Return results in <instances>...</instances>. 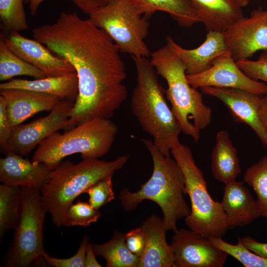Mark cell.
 <instances>
[{
  "label": "cell",
  "instance_id": "obj_1",
  "mask_svg": "<svg viewBox=\"0 0 267 267\" xmlns=\"http://www.w3.org/2000/svg\"><path fill=\"white\" fill-rule=\"evenodd\" d=\"M32 36L67 60L78 79V94L65 130L94 119L111 118L127 98V74L120 50L88 18L62 12L57 20L34 28Z\"/></svg>",
  "mask_w": 267,
  "mask_h": 267
},
{
  "label": "cell",
  "instance_id": "obj_2",
  "mask_svg": "<svg viewBox=\"0 0 267 267\" xmlns=\"http://www.w3.org/2000/svg\"><path fill=\"white\" fill-rule=\"evenodd\" d=\"M149 152L153 163L150 178L140 186L136 192L123 189L119 198L126 211L135 210L145 200L155 202L163 215V222L167 231L177 230V222L190 213L184 198L185 182L179 166L171 156L162 153L150 139L141 138Z\"/></svg>",
  "mask_w": 267,
  "mask_h": 267
},
{
  "label": "cell",
  "instance_id": "obj_3",
  "mask_svg": "<svg viewBox=\"0 0 267 267\" xmlns=\"http://www.w3.org/2000/svg\"><path fill=\"white\" fill-rule=\"evenodd\" d=\"M136 71V83L131 97V110L142 129L153 138L165 155L179 143L180 125L165 99L156 69L145 57L132 56Z\"/></svg>",
  "mask_w": 267,
  "mask_h": 267
},
{
  "label": "cell",
  "instance_id": "obj_4",
  "mask_svg": "<svg viewBox=\"0 0 267 267\" xmlns=\"http://www.w3.org/2000/svg\"><path fill=\"white\" fill-rule=\"evenodd\" d=\"M129 158L128 155L111 161L86 158L77 164L65 160L50 171L41 192L44 205L54 225L57 227L65 226L67 211L74 200L99 180L113 176L123 167Z\"/></svg>",
  "mask_w": 267,
  "mask_h": 267
},
{
  "label": "cell",
  "instance_id": "obj_5",
  "mask_svg": "<svg viewBox=\"0 0 267 267\" xmlns=\"http://www.w3.org/2000/svg\"><path fill=\"white\" fill-rule=\"evenodd\" d=\"M151 56L157 73L167 82L166 97L181 132L197 142L200 131L211 123V108L203 102L202 93L190 85L185 66L167 44Z\"/></svg>",
  "mask_w": 267,
  "mask_h": 267
},
{
  "label": "cell",
  "instance_id": "obj_6",
  "mask_svg": "<svg viewBox=\"0 0 267 267\" xmlns=\"http://www.w3.org/2000/svg\"><path fill=\"white\" fill-rule=\"evenodd\" d=\"M118 131V126L110 119L99 118L62 134L55 132L38 145L32 161L42 163L51 171L72 154L79 153L82 159L101 157L110 151Z\"/></svg>",
  "mask_w": 267,
  "mask_h": 267
},
{
  "label": "cell",
  "instance_id": "obj_7",
  "mask_svg": "<svg viewBox=\"0 0 267 267\" xmlns=\"http://www.w3.org/2000/svg\"><path fill=\"white\" fill-rule=\"evenodd\" d=\"M171 153L182 170L185 194L190 200V213L184 218L186 224L209 238H222L228 229L226 215L222 202L215 201L208 192L204 174L190 148L179 142Z\"/></svg>",
  "mask_w": 267,
  "mask_h": 267
},
{
  "label": "cell",
  "instance_id": "obj_8",
  "mask_svg": "<svg viewBox=\"0 0 267 267\" xmlns=\"http://www.w3.org/2000/svg\"><path fill=\"white\" fill-rule=\"evenodd\" d=\"M21 211L10 247L4 257L6 267H29L43 259L44 223L47 213L40 188L21 187Z\"/></svg>",
  "mask_w": 267,
  "mask_h": 267
},
{
  "label": "cell",
  "instance_id": "obj_9",
  "mask_svg": "<svg viewBox=\"0 0 267 267\" xmlns=\"http://www.w3.org/2000/svg\"><path fill=\"white\" fill-rule=\"evenodd\" d=\"M89 16L93 24L110 36L120 51L136 57L151 54L144 42L149 30L148 18L129 0H111Z\"/></svg>",
  "mask_w": 267,
  "mask_h": 267
},
{
  "label": "cell",
  "instance_id": "obj_10",
  "mask_svg": "<svg viewBox=\"0 0 267 267\" xmlns=\"http://www.w3.org/2000/svg\"><path fill=\"white\" fill-rule=\"evenodd\" d=\"M74 104L62 100L46 116L15 126L3 153L27 156L46 137L59 130H65Z\"/></svg>",
  "mask_w": 267,
  "mask_h": 267
},
{
  "label": "cell",
  "instance_id": "obj_11",
  "mask_svg": "<svg viewBox=\"0 0 267 267\" xmlns=\"http://www.w3.org/2000/svg\"><path fill=\"white\" fill-rule=\"evenodd\" d=\"M171 245L174 267H222L228 256L209 238L190 229H177Z\"/></svg>",
  "mask_w": 267,
  "mask_h": 267
},
{
  "label": "cell",
  "instance_id": "obj_12",
  "mask_svg": "<svg viewBox=\"0 0 267 267\" xmlns=\"http://www.w3.org/2000/svg\"><path fill=\"white\" fill-rule=\"evenodd\" d=\"M223 37L235 61L249 59L257 51L267 49V10L260 7L250 16L243 17L229 26Z\"/></svg>",
  "mask_w": 267,
  "mask_h": 267
},
{
  "label": "cell",
  "instance_id": "obj_13",
  "mask_svg": "<svg viewBox=\"0 0 267 267\" xmlns=\"http://www.w3.org/2000/svg\"><path fill=\"white\" fill-rule=\"evenodd\" d=\"M186 78L190 85L196 89L203 87L233 88L261 95L267 92V84L245 74L229 50L217 56L206 71L195 75H186Z\"/></svg>",
  "mask_w": 267,
  "mask_h": 267
},
{
  "label": "cell",
  "instance_id": "obj_14",
  "mask_svg": "<svg viewBox=\"0 0 267 267\" xmlns=\"http://www.w3.org/2000/svg\"><path fill=\"white\" fill-rule=\"evenodd\" d=\"M200 89L202 94L222 101L228 108L233 118L250 126L267 148V133L259 116L263 95L233 88L203 87Z\"/></svg>",
  "mask_w": 267,
  "mask_h": 267
},
{
  "label": "cell",
  "instance_id": "obj_15",
  "mask_svg": "<svg viewBox=\"0 0 267 267\" xmlns=\"http://www.w3.org/2000/svg\"><path fill=\"white\" fill-rule=\"evenodd\" d=\"M1 40L15 54L42 71L46 77L61 76L76 71L66 59L58 56L38 41L28 39L19 32H8Z\"/></svg>",
  "mask_w": 267,
  "mask_h": 267
},
{
  "label": "cell",
  "instance_id": "obj_16",
  "mask_svg": "<svg viewBox=\"0 0 267 267\" xmlns=\"http://www.w3.org/2000/svg\"><path fill=\"white\" fill-rule=\"evenodd\" d=\"M0 94L14 127L38 112L51 111L62 100L51 94L24 89H1Z\"/></svg>",
  "mask_w": 267,
  "mask_h": 267
},
{
  "label": "cell",
  "instance_id": "obj_17",
  "mask_svg": "<svg viewBox=\"0 0 267 267\" xmlns=\"http://www.w3.org/2000/svg\"><path fill=\"white\" fill-rule=\"evenodd\" d=\"M23 157L7 152L0 158V182L10 186L41 189L48 180L50 171L43 164Z\"/></svg>",
  "mask_w": 267,
  "mask_h": 267
},
{
  "label": "cell",
  "instance_id": "obj_18",
  "mask_svg": "<svg viewBox=\"0 0 267 267\" xmlns=\"http://www.w3.org/2000/svg\"><path fill=\"white\" fill-rule=\"evenodd\" d=\"M166 39L167 45L183 63L189 75L206 71L217 56L228 50L223 33L218 31H208L204 42L193 49L183 48L170 36Z\"/></svg>",
  "mask_w": 267,
  "mask_h": 267
},
{
  "label": "cell",
  "instance_id": "obj_19",
  "mask_svg": "<svg viewBox=\"0 0 267 267\" xmlns=\"http://www.w3.org/2000/svg\"><path fill=\"white\" fill-rule=\"evenodd\" d=\"M221 202L228 229L249 224L261 216L256 200L243 181L234 180L225 184Z\"/></svg>",
  "mask_w": 267,
  "mask_h": 267
},
{
  "label": "cell",
  "instance_id": "obj_20",
  "mask_svg": "<svg viewBox=\"0 0 267 267\" xmlns=\"http://www.w3.org/2000/svg\"><path fill=\"white\" fill-rule=\"evenodd\" d=\"M141 227L145 234L146 245L138 267H174L173 252L166 240L167 231L163 218L153 213L143 222Z\"/></svg>",
  "mask_w": 267,
  "mask_h": 267
},
{
  "label": "cell",
  "instance_id": "obj_21",
  "mask_svg": "<svg viewBox=\"0 0 267 267\" xmlns=\"http://www.w3.org/2000/svg\"><path fill=\"white\" fill-rule=\"evenodd\" d=\"M12 89L43 92L56 96L61 100L75 102L78 94V79L75 72L34 80L12 79L0 84V90Z\"/></svg>",
  "mask_w": 267,
  "mask_h": 267
},
{
  "label": "cell",
  "instance_id": "obj_22",
  "mask_svg": "<svg viewBox=\"0 0 267 267\" xmlns=\"http://www.w3.org/2000/svg\"><path fill=\"white\" fill-rule=\"evenodd\" d=\"M206 31L223 33L244 17L233 0H189Z\"/></svg>",
  "mask_w": 267,
  "mask_h": 267
},
{
  "label": "cell",
  "instance_id": "obj_23",
  "mask_svg": "<svg viewBox=\"0 0 267 267\" xmlns=\"http://www.w3.org/2000/svg\"><path fill=\"white\" fill-rule=\"evenodd\" d=\"M211 171L214 178L224 184L236 180L241 170L236 149L228 133L218 132L211 153Z\"/></svg>",
  "mask_w": 267,
  "mask_h": 267
},
{
  "label": "cell",
  "instance_id": "obj_24",
  "mask_svg": "<svg viewBox=\"0 0 267 267\" xmlns=\"http://www.w3.org/2000/svg\"><path fill=\"white\" fill-rule=\"evenodd\" d=\"M149 18L156 11L169 14L180 26L188 28L201 20L189 0H129Z\"/></svg>",
  "mask_w": 267,
  "mask_h": 267
},
{
  "label": "cell",
  "instance_id": "obj_25",
  "mask_svg": "<svg viewBox=\"0 0 267 267\" xmlns=\"http://www.w3.org/2000/svg\"><path fill=\"white\" fill-rule=\"evenodd\" d=\"M96 257L103 258L107 267H138L140 258L128 249L125 234L114 230L111 239L103 244H92Z\"/></svg>",
  "mask_w": 267,
  "mask_h": 267
},
{
  "label": "cell",
  "instance_id": "obj_26",
  "mask_svg": "<svg viewBox=\"0 0 267 267\" xmlns=\"http://www.w3.org/2000/svg\"><path fill=\"white\" fill-rule=\"evenodd\" d=\"M21 211L20 187L0 185V239L9 230L14 229Z\"/></svg>",
  "mask_w": 267,
  "mask_h": 267
},
{
  "label": "cell",
  "instance_id": "obj_27",
  "mask_svg": "<svg viewBox=\"0 0 267 267\" xmlns=\"http://www.w3.org/2000/svg\"><path fill=\"white\" fill-rule=\"evenodd\" d=\"M17 76H28L35 79L46 77L40 69L13 53L0 40V80L5 81Z\"/></svg>",
  "mask_w": 267,
  "mask_h": 267
},
{
  "label": "cell",
  "instance_id": "obj_28",
  "mask_svg": "<svg viewBox=\"0 0 267 267\" xmlns=\"http://www.w3.org/2000/svg\"><path fill=\"white\" fill-rule=\"evenodd\" d=\"M244 180L256 194L261 216L267 218V156L263 157L247 169Z\"/></svg>",
  "mask_w": 267,
  "mask_h": 267
},
{
  "label": "cell",
  "instance_id": "obj_29",
  "mask_svg": "<svg viewBox=\"0 0 267 267\" xmlns=\"http://www.w3.org/2000/svg\"><path fill=\"white\" fill-rule=\"evenodd\" d=\"M24 0H0V19L5 31L19 32L28 29Z\"/></svg>",
  "mask_w": 267,
  "mask_h": 267
},
{
  "label": "cell",
  "instance_id": "obj_30",
  "mask_svg": "<svg viewBox=\"0 0 267 267\" xmlns=\"http://www.w3.org/2000/svg\"><path fill=\"white\" fill-rule=\"evenodd\" d=\"M211 243L239 262L245 267H267V259L262 258L246 248L239 241L232 244L222 238H210Z\"/></svg>",
  "mask_w": 267,
  "mask_h": 267
},
{
  "label": "cell",
  "instance_id": "obj_31",
  "mask_svg": "<svg viewBox=\"0 0 267 267\" xmlns=\"http://www.w3.org/2000/svg\"><path fill=\"white\" fill-rule=\"evenodd\" d=\"M101 215L99 209L93 207L89 202L79 200L76 203H73L68 209L65 226H87L96 222Z\"/></svg>",
  "mask_w": 267,
  "mask_h": 267
},
{
  "label": "cell",
  "instance_id": "obj_32",
  "mask_svg": "<svg viewBox=\"0 0 267 267\" xmlns=\"http://www.w3.org/2000/svg\"><path fill=\"white\" fill-rule=\"evenodd\" d=\"M112 176L101 179L85 190L89 196V202L95 209L110 202L115 198Z\"/></svg>",
  "mask_w": 267,
  "mask_h": 267
},
{
  "label": "cell",
  "instance_id": "obj_33",
  "mask_svg": "<svg viewBox=\"0 0 267 267\" xmlns=\"http://www.w3.org/2000/svg\"><path fill=\"white\" fill-rule=\"evenodd\" d=\"M238 67L248 76L267 84V49L263 50L258 60L241 59L236 61Z\"/></svg>",
  "mask_w": 267,
  "mask_h": 267
},
{
  "label": "cell",
  "instance_id": "obj_34",
  "mask_svg": "<svg viewBox=\"0 0 267 267\" xmlns=\"http://www.w3.org/2000/svg\"><path fill=\"white\" fill-rule=\"evenodd\" d=\"M89 242V237L85 236L82 239L76 253L68 258H56L45 252L43 259L48 265L53 267H85L86 249Z\"/></svg>",
  "mask_w": 267,
  "mask_h": 267
},
{
  "label": "cell",
  "instance_id": "obj_35",
  "mask_svg": "<svg viewBox=\"0 0 267 267\" xmlns=\"http://www.w3.org/2000/svg\"><path fill=\"white\" fill-rule=\"evenodd\" d=\"M125 239L130 251L140 258L146 245V236L140 227L134 228L125 234Z\"/></svg>",
  "mask_w": 267,
  "mask_h": 267
},
{
  "label": "cell",
  "instance_id": "obj_36",
  "mask_svg": "<svg viewBox=\"0 0 267 267\" xmlns=\"http://www.w3.org/2000/svg\"><path fill=\"white\" fill-rule=\"evenodd\" d=\"M13 128L9 120L5 101L0 96V146L2 152L6 147Z\"/></svg>",
  "mask_w": 267,
  "mask_h": 267
},
{
  "label": "cell",
  "instance_id": "obj_37",
  "mask_svg": "<svg viewBox=\"0 0 267 267\" xmlns=\"http://www.w3.org/2000/svg\"><path fill=\"white\" fill-rule=\"evenodd\" d=\"M238 241L258 256L267 259V243L260 242L249 235L239 237Z\"/></svg>",
  "mask_w": 267,
  "mask_h": 267
},
{
  "label": "cell",
  "instance_id": "obj_38",
  "mask_svg": "<svg viewBox=\"0 0 267 267\" xmlns=\"http://www.w3.org/2000/svg\"><path fill=\"white\" fill-rule=\"evenodd\" d=\"M74 3L89 15L98 8L106 5L111 0H72Z\"/></svg>",
  "mask_w": 267,
  "mask_h": 267
},
{
  "label": "cell",
  "instance_id": "obj_39",
  "mask_svg": "<svg viewBox=\"0 0 267 267\" xmlns=\"http://www.w3.org/2000/svg\"><path fill=\"white\" fill-rule=\"evenodd\" d=\"M93 252L92 244L88 243L85 257V267H101L102 266L98 262Z\"/></svg>",
  "mask_w": 267,
  "mask_h": 267
},
{
  "label": "cell",
  "instance_id": "obj_40",
  "mask_svg": "<svg viewBox=\"0 0 267 267\" xmlns=\"http://www.w3.org/2000/svg\"><path fill=\"white\" fill-rule=\"evenodd\" d=\"M259 116L262 125L267 133V92L262 96L259 108Z\"/></svg>",
  "mask_w": 267,
  "mask_h": 267
},
{
  "label": "cell",
  "instance_id": "obj_41",
  "mask_svg": "<svg viewBox=\"0 0 267 267\" xmlns=\"http://www.w3.org/2000/svg\"><path fill=\"white\" fill-rule=\"evenodd\" d=\"M44 0H25L28 4L29 8L32 15H36L41 3Z\"/></svg>",
  "mask_w": 267,
  "mask_h": 267
},
{
  "label": "cell",
  "instance_id": "obj_42",
  "mask_svg": "<svg viewBox=\"0 0 267 267\" xmlns=\"http://www.w3.org/2000/svg\"><path fill=\"white\" fill-rule=\"evenodd\" d=\"M234 2L240 7L246 6L249 3L250 0H233Z\"/></svg>",
  "mask_w": 267,
  "mask_h": 267
}]
</instances>
